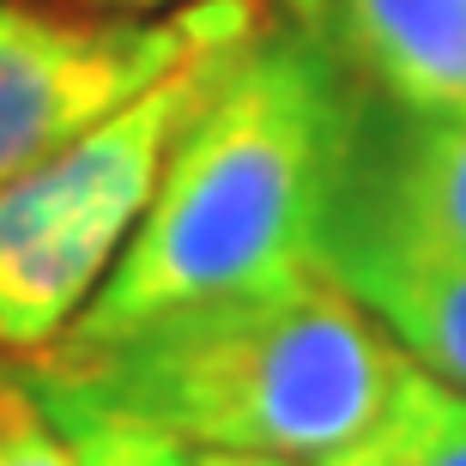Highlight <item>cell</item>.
I'll return each instance as SVG.
<instances>
[{
	"label": "cell",
	"instance_id": "obj_1",
	"mask_svg": "<svg viewBox=\"0 0 466 466\" xmlns=\"http://www.w3.org/2000/svg\"><path fill=\"white\" fill-rule=\"evenodd\" d=\"M43 400L139 418L188 449L321 466L381 412L406 351L333 273L207 297L13 358Z\"/></svg>",
	"mask_w": 466,
	"mask_h": 466
},
{
	"label": "cell",
	"instance_id": "obj_2",
	"mask_svg": "<svg viewBox=\"0 0 466 466\" xmlns=\"http://www.w3.org/2000/svg\"><path fill=\"white\" fill-rule=\"evenodd\" d=\"M346 134V73L303 25H260L164 157L73 333H116L207 297L328 273L321 212Z\"/></svg>",
	"mask_w": 466,
	"mask_h": 466
},
{
	"label": "cell",
	"instance_id": "obj_3",
	"mask_svg": "<svg viewBox=\"0 0 466 466\" xmlns=\"http://www.w3.org/2000/svg\"><path fill=\"white\" fill-rule=\"evenodd\" d=\"M248 36L200 49L127 109L0 188V351L31 358L86 315L134 237L170 146Z\"/></svg>",
	"mask_w": 466,
	"mask_h": 466
},
{
	"label": "cell",
	"instance_id": "obj_4",
	"mask_svg": "<svg viewBox=\"0 0 466 466\" xmlns=\"http://www.w3.org/2000/svg\"><path fill=\"white\" fill-rule=\"evenodd\" d=\"M260 25V0H188L176 13H67L43 0H0V188L127 109L200 49Z\"/></svg>",
	"mask_w": 466,
	"mask_h": 466
},
{
	"label": "cell",
	"instance_id": "obj_5",
	"mask_svg": "<svg viewBox=\"0 0 466 466\" xmlns=\"http://www.w3.org/2000/svg\"><path fill=\"white\" fill-rule=\"evenodd\" d=\"M358 260H466V109L412 116L346 86L321 267Z\"/></svg>",
	"mask_w": 466,
	"mask_h": 466
},
{
	"label": "cell",
	"instance_id": "obj_6",
	"mask_svg": "<svg viewBox=\"0 0 466 466\" xmlns=\"http://www.w3.org/2000/svg\"><path fill=\"white\" fill-rule=\"evenodd\" d=\"M315 36L363 97L412 116L466 109V0H328Z\"/></svg>",
	"mask_w": 466,
	"mask_h": 466
},
{
	"label": "cell",
	"instance_id": "obj_7",
	"mask_svg": "<svg viewBox=\"0 0 466 466\" xmlns=\"http://www.w3.org/2000/svg\"><path fill=\"white\" fill-rule=\"evenodd\" d=\"M339 285L394 333V346L466 394V260H358Z\"/></svg>",
	"mask_w": 466,
	"mask_h": 466
},
{
	"label": "cell",
	"instance_id": "obj_8",
	"mask_svg": "<svg viewBox=\"0 0 466 466\" xmlns=\"http://www.w3.org/2000/svg\"><path fill=\"white\" fill-rule=\"evenodd\" d=\"M321 466H466V394L406 358L381 412Z\"/></svg>",
	"mask_w": 466,
	"mask_h": 466
},
{
	"label": "cell",
	"instance_id": "obj_9",
	"mask_svg": "<svg viewBox=\"0 0 466 466\" xmlns=\"http://www.w3.org/2000/svg\"><path fill=\"white\" fill-rule=\"evenodd\" d=\"M25 388H31V381H25ZM43 412L61 424V436H67L73 454H79V466H194L188 442H176V436L152 431V424H139V418L73 406V400H43Z\"/></svg>",
	"mask_w": 466,
	"mask_h": 466
},
{
	"label": "cell",
	"instance_id": "obj_10",
	"mask_svg": "<svg viewBox=\"0 0 466 466\" xmlns=\"http://www.w3.org/2000/svg\"><path fill=\"white\" fill-rule=\"evenodd\" d=\"M0 466H79L73 442L25 388L13 358L0 363Z\"/></svg>",
	"mask_w": 466,
	"mask_h": 466
},
{
	"label": "cell",
	"instance_id": "obj_11",
	"mask_svg": "<svg viewBox=\"0 0 466 466\" xmlns=\"http://www.w3.org/2000/svg\"><path fill=\"white\" fill-rule=\"evenodd\" d=\"M194 466H303V461H273V454H225V449H194Z\"/></svg>",
	"mask_w": 466,
	"mask_h": 466
},
{
	"label": "cell",
	"instance_id": "obj_12",
	"mask_svg": "<svg viewBox=\"0 0 466 466\" xmlns=\"http://www.w3.org/2000/svg\"><path fill=\"white\" fill-rule=\"evenodd\" d=\"M279 6H285V18L303 25V31H321V18H328V0H279Z\"/></svg>",
	"mask_w": 466,
	"mask_h": 466
},
{
	"label": "cell",
	"instance_id": "obj_13",
	"mask_svg": "<svg viewBox=\"0 0 466 466\" xmlns=\"http://www.w3.org/2000/svg\"><path fill=\"white\" fill-rule=\"evenodd\" d=\"M97 6H121V13H157V6H188V0H97Z\"/></svg>",
	"mask_w": 466,
	"mask_h": 466
}]
</instances>
